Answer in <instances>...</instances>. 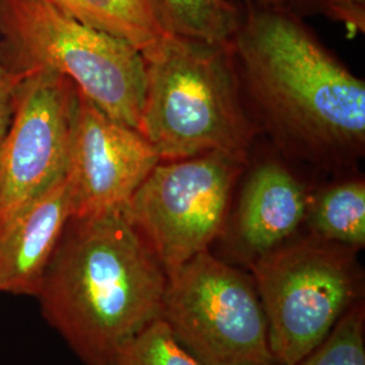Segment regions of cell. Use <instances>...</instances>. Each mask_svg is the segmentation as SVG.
Segmentation results:
<instances>
[{
	"label": "cell",
	"mask_w": 365,
	"mask_h": 365,
	"mask_svg": "<svg viewBox=\"0 0 365 365\" xmlns=\"http://www.w3.org/2000/svg\"><path fill=\"white\" fill-rule=\"evenodd\" d=\"M253 107L289 156L325 170L365 152V83L287 6L247 0L233 38Z\"/></svg>",
	"instance_id": "6da1fadb"
},
{
	"label": "cell",
	"mask_w": 365,
	"mask_h": 365,
	"mask_svg": "<svg viewBox=\"0 0 365 365\" xmlns=\"http://www.w3.org/2000/svg\"><path fill=\"white\" fill-rule=\"evenodd\" d=\"M168 274L123 210L72 217L36 299L84 365H111L160 317Z\"/></svg>",
	"instance_id": "7a4b0ae2"
},
{
	"label": "cell",
	"mask_w": 365,
	"mask_h": 365,
	"mask_svg": "<svg viewBox=\"0 0 365 365\" xmlns=\"http://www.w3.org/2000/svg\"><path fill=\"white\" fill-rule=\"evenodd\" d=\"M143 56L140 131L161 161L211 152L248 158L257 128L242 105L233 42L170 34Z\"/></svg>",
	"instance_id": "3957f363"
},
{
	"label": "cell",
	"mask_w": 365,
	"mask_h": 365,
	"mask_svg": "<svg viewBox=\"0 0 365 365\" xmlns=\"http://www.w3.org/2000/svg\"><path fill=\"white\" fill-rule=\"evenodd\" d=\"M0 56L14 81L52 71L108 117L140 130L146 64L126 39L88 26L46 0H0Z\"/></svg>",
	"instance_id": "277c9868"
},
{
	"label": "cell",
	"mask_w": 365,
	"mask_h": 365,
	"mask_svg": "<svg viewBox=\"0 0 365 365\" xmlns=\"http://www.w3.org/2000/svg\"><path fill=\"white\" fill-rule=\"evenodd\" d=\"M359 250L312 235L289 240L249 264L277 365H297L360 300Z\"/></svg>",
	"instance_id": "5b68a950"
},
{
	"label": "cell",
	"mask_w": 365,
	"mask_h": 365,
	"mask_svg": "<svg viewBox=\"0 0 365 365\" xmlns=\"http://www.w3.org/2000/svg\"><path fill=\"white\" fill-rule=\"evenodd\" d=\"M160 318L202 365H277L252 274L205 250L167 271Z\"/></svg>",
	"instance_id": "8992f818"
},
{
	"label": "cell",
	"mask_w": 365,
	"mask_h": 365,
	"mask_svg": "<svg viewBox=\"0 0 365 365\" xmlns=\"http://www.w3.org/2000/svg\"><path fill=\"white\" fill-rule=\"evenodd\" d=\"M247 161L222 152L160 161L131 196L125 215L167 271L209 250L225 232Z\"/></svg>",
	"instance_id": "52a82bcc"
},
{
	"label": "cell",
	"mask_w": 365,
	"mask_h": 365,
	"mask_svg": "<svg viewBox=\"0 0 365 365\" xmlns=\"http://www.w3.org/2000/svg\"><path fill=\"white\" fill-rule=\"evenodd\" d=\"M13 115L0 146V225L68 172L78 87L38 69L15 78Z\"/></svg>",
	"instance_id": "ba28073f"
},
{
	"label": "cell",
	"mask_w": 365,
	"mask_h": 365,
	"mask_svg": "<svg viewBox=\"0 0 365 365\" xmlns=\"http://www.w3.org/2000/svg\"><path fill=\"white\" fill-rule=\"evenodd\" d=\"M160 161L141 131L108 117L78 92L66 172L73 217L125 210Z\"/></svg>",
	"instance_id": "9c48e42d"
},
{
	"label": "cell",
	"mask_w": 365,
	"mask_h": 365,
	"mask_svg": "<svg viewBox=\"0 0 365 365\" xmlns=\"http://www.w3.org/2000/svg\"><path fill=\"white\" fill-rule=\"evenodd\" d=\"M310 192L277 160L261 161L249 172L237 203L232 241L241 259L252 264L292 240L304 225Z\"/></svg>",
	"instance_id": "30bf717a"
},
{
	"label": "cell",
	"mask_w": 365,
	"mask_h": 365,
	"mask_svg": "<svg viewBox=\"0 0 365 365\" xmlns=\"http://www.w3.org/2000/svg\"><path fill=\"white\" fill-rule=\"evenodd\" d=\"M73 215V195L66 176L0 225V294L36 298Z\"/></svg>",
	"instance_id": "8fae6325"
},
{
	"label": "cell",
	"mask_w": 365,
	"mask_h": 365,
	"mask_svg": "<svg viewBox=\"0 0 365 365\" xmlns=\"http://www.w3.org/2000/svg\"><path fill=\"white\" fill-rule=\"evenodd\" d=\"M61 11L98 30L126 39L141 53L170 30L161 0H46Z\"/></svg>",
	"instance_id": "7c38bea8"
},
{
	"label": "cell",
	"mask_w": 365,
	"mask_h": 365,
	"mask_svg": "<svg viewBox=\"0 0 365 365\" xmlns=\"http://www.w3.org/2000/svg\"><path fill=\"white\" fill-rule=\"evenodd\" d=\"M304 225L321 241L359 250L365 247V180L348 176L310 194Z\"/></svg>",
	"instance_id": "4fadbf2b"
},
{
	"label": "cell",
	"mask_w": 365,
	"mask_h": 365,
	"mask_svg": "<svg viewBox=\"0 0 365 365\" xmlns=\"http://www.w3.org/2000/svg\"><path fill=\"white\" fill-rule=\"evenodd\" d=\"M170 30L182 37L232 43L242 7L233 0H161Z\"/></svg>",
	"instance_id": "5bb4252c"
},
{
	"label": "cell",
	"mask_w": 365,
	"mask_h": 365,
	"mask_svg": "<svg viewBox=\"0 0 365 365\" xmlns=\"http://www.w3.org/2000/svg\"><path fill=\"white\" fill-rule=\"evenodd\" d=\"M111 365H202L160 317L129 339Z\"/></svg>",
	"instance_id": "9a60e30c"
},
{
	"label": "cell",
	"mask_w": 365,
	"mask_h": 365,
	"mask_svg": "<svg viewBox=\"0 0 365 365\" xmlns=\"http://www.w3.org/2000/svg\"><path fill=\"white\" fill-rule=\"evenodd\" d=\"M297 365H365V313L359 302L327 339Z\"/></svg>",
	"instance_id": "2e32d148"
},
{
	"label": "cell",
	"mask_w": 365,
	"mask_h": 365,
	"mask_svg": "<svg viewBox=\"0 0 365 365\" xmlns=\"http://www.w3.org/2000/svg\"><path fill=\"white\" fill-rule=\"evenodd\" d=\"M287 7L304 16H324L352 34L365 31V0H287Z\"/></svg>",
	"instance_id": "e0dca14e"
},
{
	"label": "cell",
	"mask_w": 365,
	"mask_h": 365,
	"mask_svg": "<svg viewBox=\"0 0 365 365\" xmlns=\"http://www.w3.org/2000/svg\"><path fill=\"white\" fill-rule=\"evenodd\" d=\"M13 115V96L11 88H0V146L7 134Z\"/></svg>",
	"instance_id": "ac0fdd59"
},
{
	"label": "cell",
	"mask_w": 365,
	"mask_h": 365,
	"mask_svg": "<svg viewBox=\"0 0 365 365\" xmlns=\"http://www.w3.org/2000/svg\"><path fill=\"white\" fill-rule=\"evenodd\" d=\"M14 78L11 75L7 72L6 66L1 61V56H0V88H7L10 90L13 87Z\"/></svg>",
	"instance_id": "d6986e66"
},
{
	"label": "cell",
	"mask_w": 365,
	"mask_h": 365,
	"mask_svg": "<svg viewBox=\"0 0 365 365\" xmlns=\"http://www.w3.org/2000/svg\"><path fill=\"white\" fill-rule=\"evenodd\" d=\"M261 4L267 6H287V0H255Z\"/></svg>",
	"instance_id": "ffe728a7"
}]
</instances>
